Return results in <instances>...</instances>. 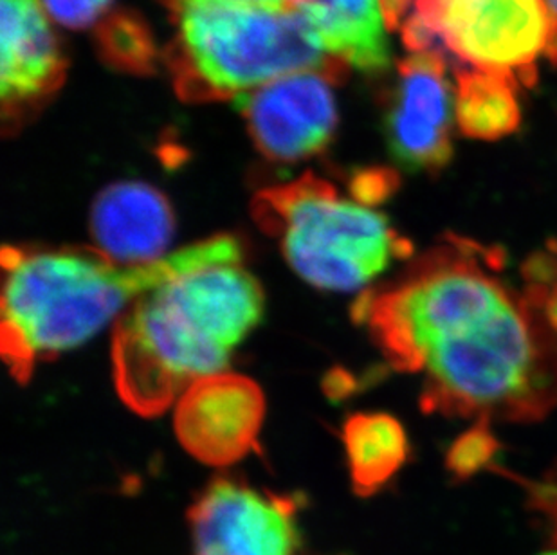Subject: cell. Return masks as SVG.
Instances as JSON below:
<instances>
[{"label":"cell","instance_id":"cell-4","mask_svg":"<svg viewBox=\"0 0 557 555\" xmlns=\"http://www.w3.org/2000/svg\"><path fill=\"white\" fill-rule=\"evenodd\" d=\"M172 18L180 32L164 49L163 62L186 103L243 96L289 73L318 71L339 79L348 73L293 10L197 2Z\"/></svg>","mask_w":557,"mask_h":555},{"label":"cell","instance_id":"cell-15","mask_svg":"<svg viewBox=\"0 0 557 555\" xmlns=\"http://www.w3.org/2000/svg\"><path fill=\"white\" fill-rule=\"evenodd\" d=\"M455 118L463 136L498 141L520 131V85L502 74L455 69Z\"/></svg>","mask_w":557,"mask_h":555},{"label":"cell","instance_id":"cell-18","mask_svg":"<svg viewBox=\"0 0 557 555\" xmlns=\"http://www.w3.org/2000/svg\"><path fill=\"white\" fill-rule=\"evenodd\" d=\"M399 186V177L392 168H363L350 178L352 197L367 206H375L388 199Z\"/></svg>","mask_w":557,"mask_h":555},{"label":"cell","instance_id":"cell-16","mask_svg":"<svg viewBox=\"0 0 557 555\" xmlns=\"http://www.w3.org/2000/svg\"><path fill=\"white\" fill-rule=\"evenodd\" d=\"M95 46L101 63L131 76H152L158 73V40L145 16L134 10L111 11L96 26Z\"/></svg>","mask_w":557,"mask_h":555},{"label":"cell","instance_id":"cell-7","mask_svg":"<svg viewBox=\"0 0 557 555\" xmlns=\"http://www.w3.org/2000/svg\"><path fill=\"white\" fill-rule=\"evenodd\" d=\"M447 65L438 54H410L384 90V141L394 163L406 172L438 175L453 161L455 96Z\"/></svg>","mask_w":557,"mask_h":555},{"label":"cell","instance_id":"cell-22","mask_svg":"<svg viewBox=\"0 0 557 555\" xmlns=\"http://www.w3.org/2000/svg\"><path fill=\"white\" fill-rule=\"evenodd\" d=\"M548 2H550V5H553V10L556 11L557 15V0H548Z\"/></svg>","mask_w":557,"mask_h":555},{"label":"cell","instance_id":"cell-19","mask_svg":"<svg viewBox=\"0 0 557 555\" xmlns=\"http://www.w3.org/2000/svg\"><path fill=\"white\" fill-rule=\"evenodd\" d=\"M114 0H44L54 21L71 29H84L109 15Z\"/></svg>","mask_w":557,"mask_h":555},{"label":"cell","instance_id":"cell-17","mask_svg":"<svg viewBox=\"0 0 557 555\" xmlns=\"http://www.w3.org/2000/svg\"><path fill=\"white\" fill-rule=\"evenodd\" d=\"M498 451L499 442L491 430L490 420H479L473 428L463 431L447 451V471L458 482H466L493 466Z\"/></svg>","mask_w":557,"mask_h":555},{"label":"cell","instance_id":"cell-2","mask_svg":"<svg viewBox=\"0 0 557 555\" xmlns=\"http://www.w3.org/2000/svg\"><path fill=\"white\" fill-rule=\"evenodd\" d=\"M262 314L243 244L232 235L199 242L194 262L117 320L112 367L123 403L145 417L163 414L199 379L224 372Z\"/></svg>","mask_w":557,"mask_h":555},{"label":"cell","instance_id":"cell-11","mask_svg":"<svg viewBox=\"0 0 557 555\" xmlns=\"http://www.w3.org/2000/svg\"><path fill=\"white\" fill-rule=\"evenodd\" d=\"M2 125L16 132L62 89L67 58L38 0H2Z\"/></svg>","mask_w":557,"mask_h":555},{"label":"cell","instance_id":"cell-20","mask_svg":"<svg viewBox=\"0 0 557 555\" xmlns=\"http://www.w3.org/2000/svg\"><path fill=\"white\" fill-rule=\"evenodd\" d=\"M532 507L553 519V546L557 548V471L545 482L534 483L531 489Z\"/></svg>","mask_w":557,"mask_h":555},{"label":"cell","instance_id":"cell-10","mask_svg":"<svg viewBox=\"0 0 557 555\" xmlns=\"http://www.w3.org/2000/svg\"><path fill=\"white\" fill-rule=\"evenodd\" d=\"M263 415L260 386L224 370L199 379L181 395L175 403V435L206 466H232L257 449Z\"/></svg>","mask_w":557,"mask_h":555},{"label":"cell","instance_id":"cell-8","mask_svg":"<svg viewBox=\"0 0 557 555\" xmlns=\"http://www.w3.org/2000/svg\"><path fill=\"white\" fill-rule=\"evenodd\" d=\"M296 503L216 478L189 507L191 555H298Z\"/></svg>","mask_w":557,"mask_h":555},{"label":"cell","instance_id":"cell-23","mask_svg":"<svg viewBox=\"0 0 557 555\" xmlns=\"http://www.w3.org/2000/svg\"><path fill=\"white\" fill-rule=\"evenodd\" d=\"M543 555H557V552H550V554H543Z\"/></svg>","mask_w":557,"mask_h":555},{"label":"cell","instance_id":"cell-3","mask_svg":"<svg viewBox=\"0 0 557 555\" xmlns=\"http://www.w3.org/2000/svg\"><path fill=\"white\" fill-rule=\"evenodd\" d=\"M199 242L125 268L96 247H5L0 350L18 383L120 320L139 296L194 262Z\"/></svg>","mask_w":557,"mask_h":555},{"label":"cell","instance_id":"cell-5","mask_svg":"<svg viewBox=\"0 0 557 555\" xmlns=\"http://www.w3.org/2000/svg\"><path fill=\"white\" fill-rule=\"evenodd\" d=\"M251 213L258 227L278 240L293 271L321 291H363L395 260L411 255V242L383 213L343 197L314 173L260 189Z\"/></svg>","mask_w":557,"mask_h":555},{"label":"cell","instance_id":"cell-14","mask_svg":"<svg viewBox=\"0 0 557 555\" xmlns=\"http://www.w3.org/2000/svg\"><path fill=\"white\" fill-rule=\"evenodd\" d=\"M348 472L359 496L379 493L410 456L405 425L388 414H356L343 425Z\"/></svg>","mask_w":557,"mask_h":555},{"label":"cell","instance_id":"cell-1","mask_svg":"<svg viewBox=\"0 0 557 555\" xmlns=\"http://www.w3.org/2000/svg\"><path fill=\"white\" fill-rule=\"evenodd\" d=\"M504 252L447 236L386 287L359 296L354 318L395 370L422 373V406L447 417L531 422L557 404L550 285L525 293L498 276Z\"/></svg>","mask_w":557,"mask_h":555},{"label":"cell","instance_id":"cell-13","mask_svg":"<svg viewBox=\"0 0 557 555\" xmlns=\"http://www.w3.org/2000/svg\"><path fill=\"white\" fill-rule=\"evenodd\" d=\"M309 24L321 48L347 67L381 76L392 65L381 0H287Z\"/></svg>","mask_w":557,"mask_h":555},{"label":"cell","instance_id":"cell-21","mask_svg":"<svg viewBox=\"0 0 557 555\" xmlns=\"http://www.w3.org/2000/svg\"><path fill=\"white\" fill-rule=\"evenodd\" d=\"M188 2H219V4L257 5V8H271L284 10L287 0H188Z\"/></svg>","mask_w":557,"mask_h":555},{"label":"cell","instance_id":"cell-9","mask_svg":"<svg viewBox=\"0 0 557 555\" xmlns=\"http://www.w3.org/2000/svg\"><path fill=\"white\" fill-rule=\"evenodd\" d=\"M336 76L318 71L284 76L237 100L249 137L263 159L296 164L323 152L336 136Z\"/></svg>","mask_w":557,"mask_h":555},{"label":"cell","instance_id":"cell-12","mask_svg":"<svg viewBox=\"0 0 557 555\" xmlns=\"http://www.w3.org/2000/svg\"><path fill=\"white\" fill-rule=\"evenodd\" d=\"M96 249L125 268H141L169 255L175 215L169 197L143 181L112 183L90 206Z\"/></svg>","mask_w":557,"mask_h":555},{"label":"cell","instance_id":"cell-6","mask_svg":"<svg viewBox=\"0 0 557 555\" xmlns=\"http://www.w3.org/2000/svg\"><path fill=\"white\" fill-rule=\"evenodd\" d=\"M411 54L502 74L520 87L557 63V15L548 0H417L397 32Z\"/></svg>","mask_w":557,"mask_h":555}]
</instances>
